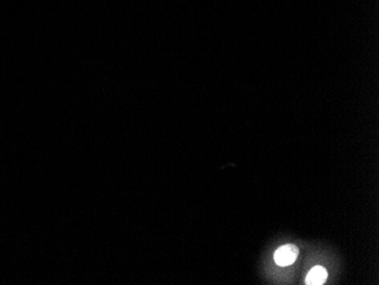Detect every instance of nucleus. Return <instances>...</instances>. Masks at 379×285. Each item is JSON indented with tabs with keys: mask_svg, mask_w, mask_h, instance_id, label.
<instances>
[{
	"mask_svg": "<svg viewBox=\"0 0 379 285\" xmlns=\"http://www.w3.org/2000/svg\"><path fill=\"white\" fill-rule=\"evenodd\" d=\"M327 270L322 266H315L306 277V283L309 285H320L327 279Z\"/></svg>",
	"mask_w": 379,
	"mask_h": 285,
	"instance_id": "f03ea898",
	"label": "nucleus"
},
{
	"mask_svg": "<svg viewBox=\"0 0 379 285\" xmlns=\"http://www.w3.org/2000/svg\"><path fill=\"white\" fill-rule=\"evenodd\" d=\"M298 249L294 244H285L278 248L274 255V259L278 266H289L296 260Z\"/></svg>",
	"mask_w": 379,
	"mask_h": 285,
	"instance_id": "f257e3e1",
	"label": "nucleus"
}]
</instances>
